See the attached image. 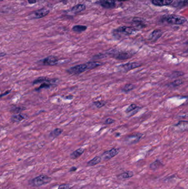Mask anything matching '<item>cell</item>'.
Returning a JSON list of instances; mask_svg holds the SVG:
<instances>
[{"instance_id": "52a82bcc", "label": "cell", "mask_w": 188, "mask_h": 189, "mask_svg": "<svg viewBox=\"0 0 188 189\" xmlns=\"http://www.w3.org/2000/svg\"><path fill=\"white\" fill-rule=\"evenodd\" d=\"M167 22L174 25H182L186 21V19L183 17L177 15H170L166 17Z\"/></svg>"}, {"instance_id": "44dd1931", "label": "cell", "mask_w": 188, "mask_h": 189, "mask_svg": "<svg viewBox=\"0 0 188 189\" xmlns=\"http://www.w3.org/2000/svg\"><path fill=\"white\" fill-rule=\"evenodd\" d=\"M49 11L47 9H42L35 12L34 15L36 18H42L47 16V14H49Z\"/></svg>"}, {"instance_id": "9c48e42d", "label": "cell", "mask_w": 188, "mask_h": 189, "mask_svg": "<svg viewBox=\"0 0 188 189\" xmlns=\"http://www.w3.org/2000/svg\"><path fill=\"white\" fill-rule=\"evenodd\" d=\"M58 58L56 57L50 55L40 61L42 64L45 66H55L58 64Z\"/></svg>"}, {"instance_id": "83f0119b", "label": "cell", "mask_w": 188, "mask_h": 189, "mask_svg": "<svg viewBox=\"0 0 188 189\" xmlns=\"http://www.w3.org/2000/svg\"><path fill=\"white\" fill-rule=\"evenodd\" d=\"M51 86H53V85L50 84V83L43 82V83L41 84V85H40L39 87L36 89V91L40 90L42 89H48V88H50Z\"/></svg>"}, {"instance_id": "4316f807", "label": "cell", "mask_w": 188, "mask_h": 189, "mask_svg": "<svg viewBox=\"0 0 188 189\" xmlns=\"http://www.w3.org/2000/svg\"><path fill=\"white\" fill-rule=\"evenodd\" d=\"M85 8V6L83 5H78L74 7H73L72 9V12L74 13H78L81 11H83V10Z\"/></svg>"}, {"instance_id": "e0dca14e", "label": "cell", "mask_w": 188, "mask_h": 189, "mask_svg": "<svg viewBox=\"0 0 188 189\" xmlns=\"http://www.w3.org/2000/svg\"><path fill=\"white\" fill-rule=\"evenodd\" d=\"M102 161V158L100 156H96L94 158L89 160L87 163V165L88 167H93L96 165L98 164Z\"/></svg>"}, {"instance_id": "ba28073f", "label": "cell", "mask_w": 188, "mask_h": 189, "mask_svg": "<svg viewBox=\"0 0 188 189\" xmlns=\"http://www.w3.org/2000/svg\"><path fill=\"white\" fill-rule=\"evenodd\" d=\"M119 153V149L113 148L111 150L105 151L102 154V156H100L102 159L104 161H107L114 158V156H117Z\"/></svg>"}, {"instance_id": "5b68a950", "label": "cell", "mask_w": 188, "mask_h": 189, "mask_svg": "<svg viewBox=\"0 0 188 189\" xmlns=\"http://www.w3.org/2000/svg\"><path fill=\"white\" fill-rule=\"evenodd\" d=\"M88 70V69L87 63H85V64H81L71 67L66 70V71L67 73L71 74V75H80V74L83 73V72L86 71V70Z\"/></svg>"}, {"instance_id": "f35d334b", "label": "cell", "mask_w": 188, "mask_h": 189, "mask_svg": "<svg viewBox=\"0 0 188 189\" xmlns=\"http://www.w3.org/2000/svg\"><path fill=\"white\" fill-rule=\"evenodd\" d=\"M119 1H123V0H119Z\"/></svg>"}, {"instance_id": "6da1fadb", "label": "cell", "mask_w": 188, "mask_h": 189, "mask_svg": "<svg viewBox=\"0 0 188 189\" xmlns=\"http://www.w3.org/2000/svg\"><path fill=\"white\" fill-rule=\"evenodd\" d=\"M106 56L110 57L111 58H113L115 60L118 61H125L128 59L132 58L133 54L127 52H123V51H118L116 50H113L108 51L104 54Z\"/></svg>"}, {"instance_id": "603a6c76", "label": "cell", "mask_w": 188, "mask_h": 189, "mask_svg": "<svg viewBox=\"0 0 188 189\" xmlns=\"http://www.w3.org/2000/svg\"><path fill=\"white\" fill-rule=\"evenodd\" d=\"M135 88V85H133L131 84H127L125 85L124 88L122 89V91L124 93H128L131 91L133 90Z\"/></svg>"}, {"instance_id": "d4e9b609", "label": "cell", "mask_w": 188, "mask_h": 189, "mask_svg": "<svg viewBox=\"0 0 188 189\" xmlns=\"http://www.w3.org/2000/svg\"><path fill=\"white\" fill-rule=\"evenodd\" d=\"M62 132H63V130L62 129L56 128L54 129L53 131L51 132V133H50V136L54 138L59 136Z\"/></svg>"}, {"instance_id": "1f68e13d", "label": "cell", "mask_w": 188, "mask_h": 189, "mask_svg": "<svg viewBox=\"0 0 188 189\" xmlns=\"http://www.w3.org/2000/svg\"><path fill=\"white\" fill-rule=\"evenodd\" d=\"M72 187L70 184H61L59 185L58 189H71Z\"/></svg>"}, {"instance_id": "8d00e7d4", "label": "cell", "mask_w": 188, "mask_h": 189, "mask_svg": "<svg viewBox=\"0 0 188 189\" xmlns=\"http://www.w3.org/2000/svg\"><path fill=\"white\" fill-rule=\"evenodd\" d=\"M28 1L30 3H34L36 2V0H28Z\"/></svg>"}, {"instance_id": "f1b7e54d", "label": "cell", "mask_w": 188, "mask_h": 189, "mask_svg": "<svg viewBox=\"0 0 188 189\" xmlns=\"http://www.w3.org/2000/svg\"><path fill=\"white\" fill-rule=\"evenodd\" d=\"M87 29V27L84 26H76L73 27V30L76 32H82Z\"/></svg>"}, {"instance_id": "7402d4cb", "label": "cell", "mask_w": 188, "mask_h": 189, "mask_svg": "<svg viewBox=\"0 0 188 189\" xmlns=\"http://www.w3.org/2000/svg\"><path fill=\"white\" fill-rule=\"evenodd\" d=\"M183 83H184V81H182V80H175L174 81L168 84L167 85V86H168L171 88H175L181 85H182Z\"/></svg>"}, {"instance_id": "9a60e30c", "label": "cell", "mask_w": 188, "mask_h": 189, "mask_svg": "<svg viewBox=\"0 0 188 189\" xmlns=\"http://www.w3.org/2000/svg\"><path fill=\"white\" fill-rule=\"evenodd\" d=\"M174 127H177L178 129H180V131L182 132L186 131L188 129V121H179L178 124L174 125Z\"/></svg>"}, {"instance_id": "8fae6325", "label": "cell", "mask_w": 188, "mask_h": 189, "mask_svg": "<svg viewBox=\"0 0 188 189\" xmlns=\"http://www.w3.org/2000/svg\"><path fill=\"white\" fill-rule=\"evenodd\" d=\"M134 175V174L132 171H126L124 173H121L117 175V179L120 180H123L131 178Z\"/></svg>"}, {"instance_id": "30bf717a", "label": "cell", "mask_w": 188, "mask_h": 189, "mask_svg": "<svg viewBox=\"0 0 188 189\" xmlns=\"http://www.w3.org/2000/svg\"><path fill=\"white\" fill-rule=\"evenodd\" d=\"M27 118V116L25 114H22V113H18L12 116L11 118L12 122L14 123H18L21 122L23 120H25Z\"/></svg>"}, {"instance_id": "ab89813d", "label": "cell", "mask_w": 188, "mask_h": 189, "mask_svg": "<svg viewBox=\"0 0 188 189\" xmlns=\"http://www.w3.org/2000/svg\"><path fill=\"white\" fill-rule=\"evenodd\" d=\"M0 1H1V0H0Z\"/></svg>"}, {"instance_id": "8992f818", "label": "cell", "mask_w": 188, "mask_h": 189, "mask_svg": "<svg viewBox=\"0 0 188 189\" xmlns=\"http://www.w3.org/2000/svg\"><path fill=\"white\" fill-rule=\"evenodd\" d=\"M60 82V80L57 78L55 79H50L47 77H39L36 80H34L33 82V85H36L38 84H42L43 82H48L52 84L53 86H56Z\"/></svg>"}, {"instance_id": "2e32d148", "label": "cell", "mask_w": 188, "mask_h": 189, "mask_svg": "<svg viewBox=\"0 0 188 189\" xmlns=\"http://www.w3.org/2000/svg\"><path fill=\"white\" fill-rule=\"evenodd\" d=\"M100 3L103 7L108 8H113L115 5L114 0H101Z\"/></svg>"}, {"instance_id": "4fadbf2b", "label": "cell", "mask_w": 188, "mask_h": 189, "mask_svg": "<svg viewBox=\"0 0 188 189\" xmlns=\"http://www.w3.org/2000/svg\"><path fill=\"white\" fill-rule=\"evenodd\" d=\"M85 149L83 148H80L73 151L72 153L70 154V158L72 159H76L80 158L85 152Z\"/></svg>"}, {"instance_id": "ffe728a7", "label": "cell", "mask_w": 188, "mask_h": 189, "mask_svg": "<svg viewBox=\"0 0 188 189\" xmlns=\"http://www.w3.org/2000/svg\"><path fill=\"white\" fill-rule=\"evenodd\" d=\"M153 3L158 6L168 5L172 2V0H153Z\"/></svg>"}, {"instance_id": "d6a6232c", "label": "cell", "mask_w": 188, "mask_h": 189, "mask_svg": "<svg viewBox=\"0 0 188 189\" xmlns=\"http://www.w3.org/2000/svg\"><path fill=\"white\" fill-rule=\"evenodd\" d=\"M115 120L111 118H108L105 120L104 122L105 124H113L115 122Z\"/></svg>"}, {"instance_id": "ac0fdd59", "label": "cell", "mask_w": 188, "mask_h": 189, "mask_svg": "<svg viewBox=\"0 0 188 189\" xmlns=\"http://www.w3.org/2000/svg\"><path fill=\"white\" fill-rule=\"evenodd\" d=\"M162 166H163V163H162L160 160L157 159L155 160V162H153L149 165V169L151 170L155 171V170H157V169Z\"/></svg>"}, {"instance_id": "484cf974", "label": "cell", "mask_w": 188, "mask_h": 189, "mask_svg": "<svg viewBox=\"0 0 188 189\" xmlns=\"http://www.w3.org/2000/svg\"><path fill=\"white\" fill-rule=\"evenodd\" d=\"M25 107H18V106H13L12 107L10 110L11 112L14 113V115L16 114H18L20 113L21 112H22L23 111L25 110Z\"/></svg>"}, {"instance_id": "74e56055", "label": "cell", "mask_w": 188, "mask_h": 189, "mask_svg": "<svg viewBox=\"0 0 188 189\" xmlns=\"http://www.w3.org/2000/svg\"><path fill=\"white\" fill-rule=\"evenodd\" d=\"M1 69H0V73H1Z\"/></svg>"}, {"instance_id": "4dcf8cb0", "label": "cell", "mask_w": 188, "mask_h": 189, "mask_svg": "<svg viewBox=\"0 0 188 189\" xmlns=\"http://www.w3.org/2000/svg\"><path fill=\"white\" fill-rule=\"evenodd\" d=\"M93 104L98 108H100L105 106L106 104V102L105 101H97L94 102Z\"/></svg>"}, {"instance_id": "277c9868", "label": "cell", "mask_w": 188, "mask_h": 189, "mask_svg": "<svg viewBox=\"0 0 188 189\" xmlns=\"http://www.w3.org/2000/svg\"><path fill=\"white\" fill-rule=\"evenodd\" d=\"M142 65V64L141 63L138 62H129L117 66L116 68L119 71H121L122 73H127L128 71L133 70L134 69L139 68Z\"/></svg>"}, {"instance_id": "d590c367", "label": "cell", "mask_w": 188, "mask_h": 189, "mask_svg": "<svg viewBox=\"0 0 188 189\" xmlns=\"http://www.w3.org/2000/svg\"><path fill=\"white\" fill-rule=\"evenodd\" d=\"M6 55V53H0V58H1V57H5Z\"/></svg>"}, {"instance_id": "7a4b0ae2", "label": "cell", "mask_w": 188, "mask_h": 189, "mask_svg": "<svg viewBox=\"0 0 188 189\" xmlns=\"http://www.w3.org/2000/svg\"><path fill=\"white\" fill-rule=\"evenodd\" d=\"M51 180L52 179L50 178V176L44 174H42L31 179L29 182V184L33 187H41L49 183L50 181H51Z\"/></svg>"}, {"instance_id": "836d02e7", "label": "cell", "mask_w": 188, "mask_h": 189, "mask_svg": "<svg viewBox=\"0 0 188 189\" xmlns=\"http://www.w3.org/2000/svg\"><path fill=\"white\" fill-rule=\"evenodd\" d=\"M11 92V90H8L6 91L5 93H2V94H1L0 95V98H1V97H2L3 96H6L7 95H8L9 93H10Z\"/></svg>"}, {"instance_id": "3957f363", "label": "cell", "mask_w": 188, "mask_h": 189, "mask_svg": "<svg viewBox=\"0 0 188 189\" xmlns=\"http://www.w3.org/2000/svg\"><path fill=\"white\" fill-rule=\"evenodd\" d=\"M144 136V134L141 133H135L133 134H129L126 137H125L124 142L126 145H133L137 143L141 140Z\"/></svg>"}, {"instance_id": "5bb4252c", "label": "cell", "mask_w": 188, "mask_h": 189, "mask_svg": "<svg viewBox=\"0 0 188 189\" xmlns=\"http://www.w3.org/2000/svg\"><path fill=\"white\" fill-rule=\"evenodd\" d=\"M162 34V31L160 30H155L149 36V39L153 41H156L160 38Z\"/></svg>"}, {"instance_id": "d6986e66", "label": "cell", "mask_w": 188, "mask_h": 189, "mask_svg": "<svg viewBox=\"0 0 188 189\" xmlns=\"http://www.w3.org/2000/svg\"><path fill=\"white\" fill-rule=\"evenodd\" d=\"M86 63H87L88 70L93 69L96 68L98 66L103 65V63H101L100 61H89Z\"/></svg>"}, {"instance_id": "f546056e", "label": "cell", "mask_w": 188, "mask_h": 189, "mask_svg": "<svg viewBox=\"0 0 188 189\" xmlns=\"http://www.w3.org/2000/svg\"><path fill=\"white\" fill-rule=\"evenodd\" d=\"M138 106H137L135 104H132L129 105L128 107H127L126 110H125V112L126 113H130L131 111H133L134 110H135L136 109H137L138 108Z\"/></svg>"}, {"instance_id": "7c38bea8", "label": "cell", "mask_w": 188, "mask_h": 189, "mask_svg": "<svg viewBox=\"0 0 188 189\" xmlns=\"http://www.w3.org/2000/svg\"><path fill=\"white\" fill-rule=\"evenodd\" d=\"M136 30L133 28L130 27H120L118 30H117L118 32L124 34L125 35H130L132 34L134 32H135Z\"/></svg>"}, {"instance_id": "e575fe53", "label": "cell", "mask_w": 188, "mask_h": 189, "mask_svg": "<svg viewBox=\"0 0 188 189\" xmlns=\"http://www.w3.org/2000/svg\"><path fill=\"white\" fill-rule=\"evenodd\" d=\"M77 170V167H72L70 168L69 172H75Z\"/></svg>"}, {"instance_id": "cb8c5ba5", "label": "cell", "mask_w": 188, "mask_h": 189, "mask_svg": "<svg viewBox=\"0 0 188 189\" xmlns=\"http://www.w3.org/2000/svg\"><path fill=\"white\" fill-rule=\"evenodd\" d=\"M184 74H185L184 73H183L182 71H174L171 72V74L168 75V77L171 79H173V78H177L178 77L183 76Z\"/></svg>"}]
</instances>
